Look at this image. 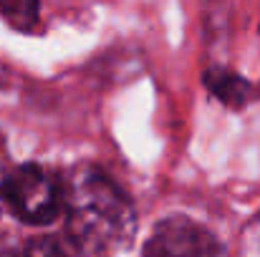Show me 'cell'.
<instances>
[{
	"label": "cell",
	"instance_id": "3957f363",
	"mask_svg": "<svg viewBox=\"0 0 260 257\" xmlns=\"http://www.w3.org/2000/svg\"><path fill=\"white\" fill-rule=\"evenodd\" d=\"M144 257H225V247L205 225L172 214L152 230Z\"/></svg>",
	"mask_w": 260,
	"mask_h": 257
},
{
	"label": "cell",
	"instance_id": "8992f818",
	"mask_svg": "<svg viewBox=\"0 0 260 257\" xmlns=\"http://www.w3.org/2000/svg\"><path fill=\"white\" fill-rule=\"evenodd\" d=\"M41 0H0V18L18 30H33L38 25Z\"/></svg>",
	"mask_w": 260,
	"mask_h": 257
},
{
	"label": "cell",
	"instance_id": "5b68a950",
	"mask_svg": "<svg viewBox=\"0 0 260 257\" xmlns=\"http://www.w3.org/2000/svg\"><path fill=\"white\" fill-rule=\"evenodd\" d=\"M205 84H207V88H210L220 101H225L228 106H243L245 98H248V91H250V86L245 84L238 74L225 71V68H212V71H207V74H205Z\"/></svg>",
	"mask_w": 260,
	"mask_h": 257
},
{
	"label": "cell",
	"instance_id": "ba28073f",
	"mask_svg": "<svg viewBox=\"0 0 260 257\" xmlns=\"http://www.w3.org/2000/svg\"><path fill=\"white\" fill-rule=\"evenodd\" d=\"M5 162H8V152H5V141H3V136H0V169L5 167Z\"/></svg>",
	"mask_w": 260,
	"mask_h": 257
},
{
	"label": "cell",
	"instance_id": "277c9868",
	"mask_svg": "<svg viewBox=\"0 0 260 257\" xmlns=\"http://www.w3.org/2000/svg\"><path fill=\"white\" fill-rule=\"evenodd\" d=\"M23 257H106V250L66 227L61 232L28 240Z\"/></svg>",
	"mask_w": 260,
	"mask_h": 257
},
{
	"label": "cell",
	"instance_id": "6da1fadb",
	"mask_svg": "<svg viewBox=\"0 0 260 257\" xmlns=\"http://www.w3.org/2000/svg\"><path fill=\"white\" fill-rule=\"evenodd\" d=\"M66 227L93 245L124 250L137 232V212L129 194L101 169L81 167L63 181Z\"/></svg>",
	"mask_w": 260,
	"mask_h": 257
},
{
	"label": "cell",
	"instance_id": "9c48e42d",
	"mask_svg": "<svg viewBox=\"0 0 260 257\" xmlns=\"http://www.w3.org/2000/svg\"><path fill=\"white\" fill-rule=\"evenodd\" d=\"M3 76H5V74H3V66H0V86H3Z\"/></svg>",
	"mask_w": 260,
	"mask_h": 257
},
{
	"label": "cell",
	"instance_id": "52a82bcc",
	"mask_svg": "<svg viewBox=\"0 0 260 257\" xmlns=\"http://www.w3.org/2000/svg\"><path fill=\"white\" fill-rule=\"evenodd\" d=\"M0 257H23V252H20V250H15V247L0 245Z\"/></svg>",
	"mask_w": 260,
	"mask_h": 257
},
{
	"label": "cell",
	"instance_id": "7a4b0ae2",
	"mask_svg": "<svg viewBox=\"0 0 260 257\" xmlns=\"http://www.w3.org/2000/svg\"><path fill=\"white\" fill-rule=\"evenodd\" d=\"M0 202L25 225H51L63 214V181L38 164H23L0 181Z\"/></svg>",
	"mask_w": 260,
	"mask_h": 257
}]
</instances>
